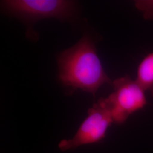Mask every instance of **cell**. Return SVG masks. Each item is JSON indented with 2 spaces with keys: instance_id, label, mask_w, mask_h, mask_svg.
<instances>
[{
  "instance_id": "obj_6",
  "label": "cell",
  "mask_w": 153,
  "mask_h": 153,
  "mask_svg": "<svg viewBox=\"0 0 153 153\" xmlns=\"http://www.w3.org/2000/svg\"><path fill=\"white\" fill-rule=\"evenodd\" d=\"M134 5L142 13L145 19H153V0H137L135 1Z\"/></svg>"
},
{
  "instance_id": "obj_3",
  "label": "cell",
  "mask_w": 153,
  "mask_h": 153,
  "mask_svg": "<svg viewBox=\"0 0 153 153\" xmlns=\"http://www.w3.org/2000/svg\"><path fill=\"white\" fill-rule=\"evenodd\" d=\"M112 85L114 91L105 99L114 123L121 124L147 104L145 91L128 75L115 79Z\"/></svg>"
},
{
  "instance_id": "obj_5",
  "label": "cell",
  "mask_w": 153,
  "mask_h": 153,
  "mask_svg": "<svg viewBox=\"0 0 153 153\" xmlns=\"http://www.w3.org/2000/svg\"><path fill=\"white\" fill-rule=\"evenodd\" d=\"M136 81L153 96V52L145 56L138 66Z\"/></svg>"
},
{
  "instance_id": "obj_1",
  "label": "cell",
  "mask_w": 153,
  "mask_h": 153,
  "mask_svg": "<svg viewBox=\"0 0 153 153\" xmlns=\"http://www.w3.org/2000/svg\"><path fill=\"white\" fill-rule=\"evenodd\" d=\"M59 78L66 87L81 89L95 96L99 88L112 82L104 71L91 39L85 35L57 57Z\"/></svg>"
},
{
  "instance_id": "obj_2",
  "label": "cell",
  "mask_w": 153,
  "mask_h": 153,
  "mask_svg": "<svg viewBox=\"0 0 153 153\" xmlns=\"http://www.w3.org/2000/svg\"><path fill=\"white\" fill-rule=\"evenodd\" d=\"M114 123L110 109L104 98L88 110V116L74 136L61 140L58 145L61 151H68L93 144L104 139L108 128Z\"/></svg>"
},
{
  "instance_id": "obj_4",
  "label": "cell",
  "mask_w": 153,
  "mask_h": 153,
  "mask_svg": "<svg viewBox=\"0 0 153 153\" xmlns=\"http://www.w3.org/2000/svg\"><path fill=\"white\" fill-rule=\"evenodd\" d=\"M1 4L11 14L31 21L49 18L64 20L74 10V2L65 0H7Z\"/></svg>"
}]
</instances>
